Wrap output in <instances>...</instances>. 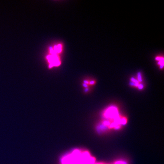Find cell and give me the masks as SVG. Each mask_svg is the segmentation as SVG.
Returning <instances> with one entry per match:
<instances>
[{
  "label": "cell",
  "mask_w": 164,
  "mask_h": 164,
  "mask_svg": "<svg viewBox=\"0 0 164 164\" xmlns=\"http://www.w3.org/2000/svg\"><path fill=\"white\" fill-rule=\"evenodd\" d=\"M94 159L87 152L75 149L64 156L62 164H93Z\"/></svg>",
  "instance_id": "cell-1"
},
{
  "label": "cell",
  "mask_w": 164,
  "mask_h": 164,
  "mask_svg": "<svg viewBox=\"0 0 164 164\" xmlns=\"http://www.w3.org/2000/svg\"><path fill=\"white\" fill-rule=\"evenodd\" d=\"M118 116V109L114 106L109 107L105 110L103 114L104 117L110 120L114 119Z\"/></svg>",
  "instance_id": "cell-2"
}]
</instances>
